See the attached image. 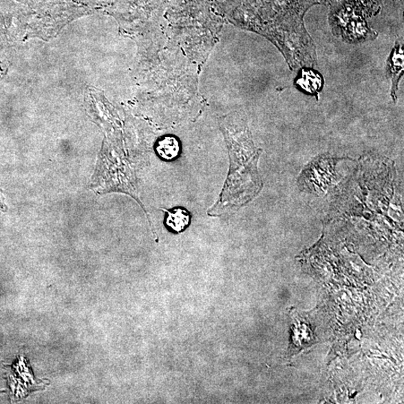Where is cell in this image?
Segmentation results:
<instances>
[{
  "label": "cell",
  "mask_w": 404,
  "mask_h": 404,
  "mask_svg": "<svg viewBox=\"0 0 404 404\" xmlns=\"http://www.w3.org/2000/svg\"><path fill=\"white\" fill-rule=\"evenodd\" d=\"M262 150H257L248 136L243 143L232 144L229 149L230 170L224 188L210 215H220L251 201L263 187L257 171Z\"/></svg>",
  "instance_id": "6da1fadb"
},
{
  "label": "cell",
  "mask_w": 404,
  "mask_h": 404,
  "mask_svg": "<svg viewBox=\"0 0 404 404\" xmlns=\"http://www.w3.org/2000/svg\"><path fill=\"white\" fill-rule=\"evenodd\" d=\"M403 40L395 42L390 57L387 63L386 72L392 81V96L394 101L397 100L398 83L403 72Z\"/></svg>",
  "instance_id": "7a4b0ae2"
},
{
  "label": "cell",
  "mask_w": 404,
  "mask_h": 404,
  "mask_svg": "<svg viewBox=\"0 0 404 404\" xmlns=\"http://www.w3.org/2000/svg\"><path fill=\"white\" fill-rule=\"evenodd\" d=\"M166 214L164 224L166 227L174 233H182L185 231L191 222V215L183 208H175L171 210H164Z\"/></svg>",
  "instance_id": "3957f363"
},
{
  "label": "cell",
  "mask_w": 404,
  "mask_h": 404,
  "mask_svg": "<svg viewBox=\"0 0 404 404\" xmlns=\"http://www.w3.org/2000/svg\"><path fill=\"white\" fill-rule=\"evenodd\" d=\"M156 151L162 160H174L180 156V145L175 137L165 136L158 142Z\"/></svg>",
  "instance_id": "277c9868"
},
{
  "label": "cell",
  "mask_w": 404,
  "mask_h": 404,
  "mask_svg": "<svg viewBox=\"0 0 404 404\" xmlns=\"http://www.w3.org/2000/svg\"><path fill=\"white\" fill-rule=\"evenodd\" d=\"M0 211L3 212L8 211V207L5 202V198L1 187H0Z\"/></svg>",
  "instance_id": "5b68a950"
}]
</instances>
